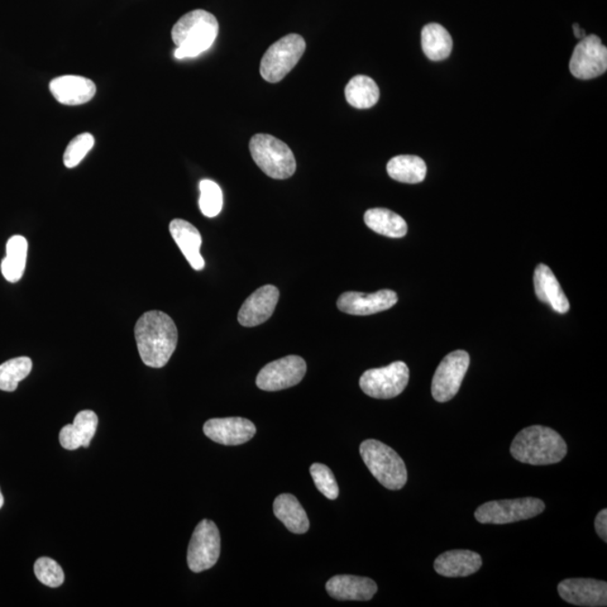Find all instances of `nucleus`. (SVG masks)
Listing matches in <instances>:
<instances>
[{
	"label": "nucleus",
	"mask_w": 607,
	"mask_h": 607,
	"mask_svg": "<svg viewBox=\"0 0 607 607\" xmlns=\"http://www.w3.org/2000/svg\"><path fill=\"white\" fill-rule=\"evenodd\" d=\"M134 334L143 363L151 368L165 367L178 343V329L174 319L160 310L143 314L137 319Z\"/></svg>",
	"instance_id": "f257e3e1"
},
{
	"label": "nucleus",
	"mask_w": 607,
	"mask_h": 607,
	"mask_svg": "<svg viewBox=\"0 0 607 607\" xmlns=\"http://www.w3.org/2000/svg\"><path fill=\"white\" fill-rule=\"evenodd\" d=\"M510 451L520 462L546 466L561 462L568 450L561 434L551 428L532 425L516 434Z\"/></svg>",
	"instance_id": "f03ea898"
},
{
	"label": "nucleus",
	"mask_w": 607,
	"mask_h": 607,
	"mask_svg": "<svg viewBox=\"0 0 607 607\" xmlns=\"http://www.w3.org/2000/svg\"><path fill=\"white\" fill-rule=\"evenodd\" d=\"M218 30V22L213 14L203 9L185 14L172 27L176 59L196 57L207 51L217 40Z\"/></svg>",
	"instance_id": "7ed1b4c3"
},
{
	"label": "nucleus",
	"mask_w": 607,
	"mask_h": 607,
	"mask_svg": "<svg viewBox=\"0 0 607 607\" xmlns=\"http://www.w3.org/2000/svg\"><path fill=\"white\" fill-rule=\"evenodd\" d=\"M360 455L372 476L387 490H401L408 482L403 459L385 443L366 440L360 444Z\"/></svg>",
	"instance_id": "20e7f679"
},
{
	"label": "nucleus",
	"mask_w": 607,
	"mask_h": 607,
	"mask_svg": "<svg viewBox=\"0 0 607 607\" xmlns=\"http://www.w3.org/2000/svg\"><path fill=\"white\" fill-rule=\"evenodd\" d=\"M248 147L257 166L270 178L288 179L295 174L294 153L279 138L269 134H256Z\"/></svg>",
	"instance_id": "39448f33"
},
{
	"label": "nucleus",
	"mask_w": 607,
	"mask_h": 607,
	"mask_svg": "<svg viewBox=\"0 0 607 607\" xmlns=\"http://www.w3.org/2000/svg\"><path fill=\"white\" fill-rule=\"evenodd\" d=\"M306 50V42L299 35H288L280 38L267 50L260 64V74L268 83L276 84L283 80Z\"/></svg>",
	"instance_id": "423d86ee"
},
{
	"label": "nucleus",
	"mask_w": 607,
	"mask_h": 607,
	"mask_svg": "<svg viewBox=\"0 0 607 607\" xmlns=\"http://www.w3.org/2000/svg\"><path fill=\"white\" fill-rule=\"evenodd\" d=\"M544 510V501L534 497L491 501L476 510L475 518L481 524H510L533 519Z\"/></svg>",
	"instance_id": "0eeeda50"
},
{
	"label": "nucleus",
	"mask_w": 607,
	"mask_h": 607,
	"mask_svg": "<svg viewBox=\"0 0 607 607\" xmlns=\"http://www.w3.org/2000/svg\"><path fill=\"white\" fill-rule=\"evenodd\" d=\"M410 380V369L403 361L363 372L359 384L363 393L377 400H390L403 393Z\"/></svg>",
	"instance_id": "6e6552de"
},
{
	"label": "nucleus",
	"mask_w": 607,
	"mask_h": 607,
	"mask_svg": "<svg viewBox=\"0 0 607 607\" xmlns=\"http://www.w3.org/2000/svg\"><path fill=\"white\" fill-rule=\"evenodd\" d=\"M221 554V535L217 524L203 520L191 537L187 562L191 572H202L217 565Z\"/></svg>",
	"instance_id": "1a4fd4ad"
},
{
	"label": "nucleus",
	"mask_w": 607,
	"mask_h": 607,
	"mask_svg": "<svg viewBox=\"0 0 607 607\" xmlns=\"http://www.w3.org/2000/svg\"><path fill=\"white\" fill-rule=\"evenodd\" d=\"M470 365V357L466 351L457 350L448 355L440 363L433 376L431 393L439 403H446L455 398Z\"/></svg>",
	"instance_id": "9d476101"
},
{
	"label": "nucleus",
	"mask_w": 607,
	"mask_h": 607,
	"mask_svg": "<svg viewBox=\"0 0 607 607\" xmlns=\"http://www.w3.org/2000/svg\"><path fill=\"white\" fill-rule=\"evenodd\" d=\"M308 366L302 357L287 356L268 363L257 377V386L266 391H278L298 385Z\"/></svg>",
	"instance_id": "9b49d317"
},
{
	"label": "nucleus",
	"mask_w": 607,
	"mask_h": 607,
	"mask_svg": "<svg viewBox=\"0 0 607 607\" xmlns=\"http://www.w3.org/2000/svg\"><path fill=\"white\" fill-rule=\"evenodd\" d=\"M571 73L577 79L591 80L606 73L607 49L597 35L582 38L573 49Z\"/></svg>",
	"instance_id": "f8f14e48"
},
{
	"label": "nucleus",
	"mask_w": 607,
	"mask_h": 607,
	"mask_svg": "<svg viewBox=\"0 0 607 607\" xmlns=\"http://www.w3.org/2000/svg\"><path fill=\"white\" fill-rule=\"evenodd\" d=\"M558 592L567 603L585 607L607 605V582L591 578H572L558 585Z\"/></svg>",
	"instance_id": "ddd939ff"
},
{
	"label": "nucleus",
	"mask_w": 607,
	"mask_h": 607,
	"mask_svg": "<svg viewBox=\"0 0 607 607\" xmlns=\"http://www.w3.org/2000/svg\"><path fill=\"white\" fill-rule=\"evenodd\" d=\"M398 300V294L389 289H382L374 294L347 291L339 298L337 305L343 313L366 317L393 308Z\"/></svg>",
	"instance_id": "4468645a"
},
{
	"label": "nucleus",
	"mask_w": 607,
	"mask_h": 607,
	"mask_svg": "<svg viewBox=\"0 0 607 607\" xmlns=\"http://www.w3.org/2000/svg\"><path fill=\"white\" fill-rule=\"evenodd\" d=\"M279 300V290L274 285H266L248 296L238 310V319L242 327L253 328L264 324L275 313Z\"/></svg>",
	"instance_id": "2eb2a0df"
},
{
	"label": "nucleus",
	"mask_w": 607,
	"mask_h": 607,
	"mask_svg": "<svg viewBox=\"0 0 607 607\" xmlns=\"http://www.w3.org/2000/svg\"><path fill=\"white\" fill-rule=\"evenodd\" d=\"M205 436L223 446H240L256 436V425L243 418L208 420L204 424Z\"/></svg>",
	"instance_id": "dca6fc26"
},
{
	"label": "nucleus",
	"mask_w": 607,
	"mask_h": 607,
	"mask_svg": "<svg viewBox=\"0 0 607 607\" xmlns=\"http://www.w3.org/2000/svg\"><path fill=\"white\" fill-rule=\"evenodd\" d=\"M50 92L62 105L76 106L90 102L97 88L93 80L81 76H61L50 83Z\"/></svg>",
	"instance_id": "f3484780"
},
{
	"label": "nucleus",
	"mask_w": 607,
	"mask_h": 607,
	"mask_svg": "<svg viewBox=\"0 0 607 607\" xmlns=\"http://www.w3.org/2000/svg\"><path fill=\"white\" fill-rule=\"evenodd\" d=\"M377 591L376 582L367 577L339 575L327 582L328 594L338 601H370Z\"/></svg>",
	"instance_id": "a211bd4d"
},
{
	"label": "nucleus",
	"mask_w": 607,
	"mask_h": 607,
	"mask_svg": "<svg viewBox=\"0 0 607 607\" xmlns=\"http://www.w3.org/2000/svg\"><path fill=\"white\" fill-rule=\"evenodd\" d=\"M169 229L172 238L183 252L191 268L197 271L203 270L205 260L200 255L203 240L198 229L193 224L180 218L171 221Z\"/></svg>",
	"instance_id": "6ab92c4d"
},
{
	"label": "nucleus",
	"mask_w": 607,
	"mask_h": 607,
	"mask_svg": "<svg viewBox=\"0 0 607 607\" xmlns=\"http://www.w3.org/2000/svg\"><path fill=\"white\" fill-rule=\"evenodd\" d=\"M98 418L93 410H81L73 424L66 425L60 431V444L66 450L88 448L97 430Z\"/></svg>",
	"instance_id": "aec40b11"
},
{
	"label": "nucleus",
	"mask_w": 607,
	"mask_h": 607,
	"mask_svg": "<svg viewBox=\"0 0 607 607\" xmlns=\"http://www.w3.org/2000/svg\"><path fill=\"white\" fill-rule=\"evenodd\" d=\"M533 281L535 294L539 300L551 305L557 313L566 314L570 310V300L563 293L551 268L542 264L535 268Z\"/></svg>",
	"instance_id": "412c9836"
},
{
	"label": "nucleus",
	"mask_w": 607,
	"mask_h": 607,
	"mask_svg": "<svg viewBox=\"0 0 607 607\" xmlns=\"http://www.w3.org/2000/svg\"><path fill=\"white\" fill-rule=\"evenodd\" d=\"M482 566L481 554L470 551H447L436 559L434 570L443 577H468Z\"/></svg>",
	"instance_id": "4be33fe9"
},
{
	"label": "nucleus",
	"mask_w": 607,
	"mask_h": 607,
	"mask_svg": "<svg viewBox=\"0 0 607 607\" xmlns=\"http://www.w3.org/2000/svg\"><path fill=\"white\" fill-rule=\"evenodd\" d=\"M274 513L290 532L304 534L309 531V516L294 495L283 494L277 497Z\"/></svg>",
	"instance_id": "5701e85b"
},
{
	"label": "nucleus",
	"mask_w": 607,
	"mask_h": 607,
	"mask_svg": "<svg viewBox=\"0 0 607 607\" xmlns=\"http://www.w3.org/2000/svg\"><path fill=\"white\" fill-rule=\"evenodd\" d=\"M365 223L372 231L387 238H400L408 234L405 219L387 208L368 209Z\"/></svg>",
	"instance_id": "b1692460"
},
{
	"label": "nucleus",
	"mask_w": 607,
	"mask_h": 607,
	"mask_svg": "<svg viewBox=\"0 0 607 607\" xmlns=\"http://www.w3.org/2000/svg\"><path fill=\"white\" fill-rule=\"evenodd\" d=\"M424 55L432 61L446 60L452 51V37L446 28L440 24L431 23L423 27L420 33Z\"/></svg>",
	"instance_id": "393cba45"
},
{
	"label": "nucleus",
	"mask_w": 607,
	"mask_h": 607,
	"mask_svg": "<svg viewBox=\"0 0 607 607\" xmlns=\"http://www.w3.org/2000/svg\"><path fill=\"white\" fill-rule=\"evenodd\" d=\"M427 165L417 156H398L387 164L391 179L404 184H420L427 176Z\"/></svg>",
	"instance_id": "a878e982"
},
{
	"label": "nucleus",
	"mask_w": 607,
	"mask_h": 607,
	"mask_svg": "<svg viewBox=\"0 0 607 607\" xmlns=\"http://www.w3.org/2000/svg\"><path fill=\"white\" fill-rule=\"evenodd\" d=\"M27 241L22 236L9 238L6 246V257L2 261V274L9 283H17L25 271L27 259Z\"/></svg>",
	"instance_id": "bb28decb"
},
{
	"label": "nucleus",
	"mask_w": 607,
	"mask_h": 607,
	"mask_svg": "<svg viewBox=\"0 0 607 607\" xmlns=\"http://www.w3.org/2000/svg\"><path fill=\"white\" fill-rule=\"evenodd\" d=\"M346 99L352 107L367 109L374 107L379 100V88L376 81L367 76H356L346 87Z\"/></svg>",
	"instance_id": "cd10ccee"
},
{
	"label": "nucleus",
	"mask_w": 607,
	"mask_h": 607,
	"mask_svg": "<svg viewBox=\"0 0 607 607\" xmlns=\"http://www.w3.org/2000/svg\"><path fill=\"white\" fill-rule=\"evenodd\" d=\"M33 362L28 357H18L0 365V390L15 391L19 382L31 374Z\"/></svg>",
	"instance_id": "c85d7f7f"
},
{
	"label": "nucleus",
	"mask_w": 607,
	"mask_h": 607,
	"mask_svg": "<svg viewBox=\"0 0 607 607\" xmlns=\"http://www.w3.org/2000/svg\"><path fill=\"white\" fill-rule=\"evenodd\" d=\"M199 208L207 218L218 217L223 208L221 187L213 180L204 179L199 184Z\"/></svg>",
	"instance_id": "c756f323"
},
{
	"label": "nucleus",
	"mask_w": 607,
	"mask_h": 607,
	"mask_svg": "<svg viewBox=\"0 0 607 607\" xmlns=\"http://www.w3.org/2000/svg\"><path fill=\"white\" fill-rule=\"evenodd\" d=\"M35 572L38 581L43 585L52 587H60L65 582V572L61 566L54 559L42 557L38 558L35 563Z\"/></svg>",
	"instance_id": "7c9ffc66"
},
{
	"label": "nucleus",
	"mask_w": 607,
	"mask_h": 607,
	"mask_svg": "<svg viewBox=\"0 0 607 607\" xmlns=\"http://www.w3.org/2000/svg\"><path fill=\"white\" fill-rule=\"evenodd\" d=\"M95 138L90 133H83L76 137L66 147L64 155V164L66 168H75L78 166L88 152L93 149Z\"/></svg>",
	"instance_id": "2f4dec72"
},
{
	"label": "nucleus",
	"mask_w": 607,
	"mask_h": 607,
	"mask_svg": "<svg viewBox=\"0 0 607 607\" xmlns=\"http://www.w3.org/2000/svg\"><path fill=\"white\" fill-rule=\"evenodd\" d=\"M309 470L318 490L327 499L337 500L339 496V485L331 470L322 465V463H314Z\"/></svg>",
	"instance_id": "473e14b6"
},
{
	"label": "nucleus",
	"mask_w": 607,
	"mask_h": 607,
	"mask_svg": "<svg viewBox=\"0 0 607 607\" xmlns=\"http://www.w3.org/2000/svg\"><path fill=\"white\" fill-rule=\"evenodd\" d=\"M595 529L599 537L607 542V510H602L595 519Z\"/></svg>",
	"instance_id": "72a5a7b5"
},
{
	"label": "nucleus",
	"mask_w": 607,
	"mask_h": 607,
	"mask_svg": "<svg viewBox=\"0 0 607 607\" xmlns=\"http://www.w3.org/2000/svg\"><path fill=\"white\" fill-rule=\"evenodd\" d=\"M572 27H573V35H575L576 37L581 38L582 40V38H584L586 36L585 31L582 30V28L580 27V25H578L577 23L573 24Z\"/></svg>",
	"instance_id": "f704fd0d"
},
{
	"label": "nucleus",
	"mask_w": 607,
	"mask_h": 607,
	"mask_svg": "<svg viewBox=\"0 0 607 607\" xmlns=\"http://www.w3.org/2000/svg\"><path fill=\"white\" fill-rule=\"evenodd\" d=\"M4 506V495L2 493V491H0V509H2Z\"/></svg>",
	"instance_id": "c9c22d12"
}]
</instances>
